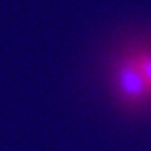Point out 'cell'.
<instances>
[{
    "label": "cell",
    "mask_w": 151,
    "mask_h": 151,
    "mask_svg": "<svg viewBox=\"0 0 151 151\" xmlns=\"http://www.w3.org/2000/svg\"><path fill=\"white\" fill-rule=\"evenodd\" d=\"M133 55H134V60L138 67H139L141 74H143V79H145L146 86L150 89L151 94V47H146V45H138V47H129Z\"/></svg>",
    "instance_id": "cell-2"
},
{
    "label": "cell",
    "mask_w": 151,
    "mask_h": 151,
    "mask_svg": "<svg viewBox=\"0 0 151 151\" xmlns=\"http://www.w3.org/2000/svg\"><path fill=\"white\" fill-rule=\"evenodd\" d=\"M109 81L114 99L123 109L129 113H139L151 104L150 89L143 79L131 49H126L116 55L111 64Z\"/></svg>",
    "instance_id": "cell-1"
}]
</instances>
